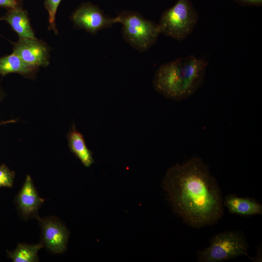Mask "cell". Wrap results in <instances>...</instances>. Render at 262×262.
<instances>
[{
    "label": "cell",
    "mask_w": 262,
    "mask_h": 262,
    "mask_svg": "<svg viewBox=\"0 0 262 262\" xmlns=\"http://www.w3.org/2000/svg\"><path fill=\"white\" fill-rule=\"evenodd\" d=\"M122 25L124 39L132 47L140 52L150 49L160 34L158 24L145 18L139 13L123 11L116 16Z\"/></svg>",
    "instance_id": "277c9868"
},
{
    "label": "cell",
    "mask_w": 262,
    "mask_h": 262,
    "mask_svg": "<svg viewBox=\"0 0 262 262\" xmlns=\"http://www.w3.org/2000/svg\"><path fill=\"white\" fill-rule=\"evenodd\" d=\"M243 6H257L262 5V0H232Z\"/></svg>",
    "instance_id": "e0dca14e"
},
{
    "label": "cell",
    "mask_w": 262,
    "mask_h": 262,
    "mask_svg": "<svg viewBox=\"0 0 262 262\" xmlns=\"http://www.w3.org/2000/svg\"><path fill=\"white\" fill-rule=\"evenodd\" d=\"M71 19L77 27L92 34L118 23L116 17L107 16L98 6L90 3L81 5L72 14Z\"/></svg>",
    "instance_id": "8992f818"
},
{
    "label": "cell",
    "mask_w": 262,
    "mask_h": 262,
    "mask_svg": "<svg viewBox=\"0 0 262 262\" xmlns=\"http://www.w3.org/2000/svg\"><path fill=\"white\" fill-rule=\"evenodd\" d=\"M61 0H44V5L49 16V30L54 31L57 34V29L55 23V16L58 7Z\"/></svg>",
    "instance_id": "9a60e30c"
},
{
    "label": "cell",
    "mask_w": 262,
    "mask_h": 262,
    "mask_svg": "<svg viewBox=\"0 0 262 262\" xmlns=\"http://www.w3.org/2000/svg\"><path fill=\"white\" fill-rule=\"evenodd\" d=\"M163 186L173 211L193 227L218 222L223 214V199L217 181L201 158L194 157L169 167Z\"/></svg>",
    "instance_id": "6da1fadb"
},
{
    "label": "cell",
    "mask_w": 262,
    "mask_h": 262,
    "mask_svg": "<svg viewBox=\"0 0 262 262\" xmlns=\"http://www.w3.org/2000/svg\"><path fill=\"white\" fill-rule=\"evenodd\" d=\"M0 20L7 22L19 38H36L25 11L21 8L10 9Z\"/></svg>",
    "instance_id": "8fae6325"
},
{
    "label": "cell",
    "mask_w": 262,
    "mask_h": 262,
    "mask_svg": "<svg viewBox=\"0 0 262 262\" xmlns=\"http://www.w3.org/2000/svg\"><path fill=\"white\" fill-rule=\"evenodd\" d=\"M0 7L15 9L20 8L18 0H0Z\"/></svg>",
    "instance_id": "ac0fdd59"
},
{
    "label": "cell",
    "mask_w": 262,
    "mask_h": 262,
    "mask_svg": "<svg viewBox=\"0 0 262 262\" xmlns=\"http://www.w3.org/2000/svg\"><path fill=\"white\" fill-rule=\"evenodd\" d=\"M42 238L48 249L55 253H61L66 249L68 231L66 227L54 218L40 219Z\"/></svg>",
    "instance_id": "ba28073f"
},
{
    "label": "cell",
    "mask_w": 262,
    "mask_h": 262,
    "mask_svg": "<svg viewBox=\"0 0 262 262\" xmlns=\"http://www.w3.org/2000/svg\"><path fill=\"white\" fill-rule=\"evenodd\" d=\"M248 245L244 235L237 231H227L214 236L208 247L198 252L201 262H219L247 254Z\"/></svg>",
    "instance_id": "5b68a950"
},
{
    "label": "cell",
    "mask_w": 262,
    "mask_h": 262,
    "mask_svg": "<svg viewBox=\"0 0 262 262\" xmlns=\"http://www.w3.org/2000/svg\"><path fill=\"white\" fill-rule=\"evenodd\" d=\"M230 213L242 216L262 214V205L256 200L249 197H240L229 194L223 201Z\"/></svg>",
    "instance_id": "30bf717a"
},
{
    "label": "cell",
    "mask_w": 262,
    "mask_h": 262,
    "mask_svg": "<svg viewBox=\"0 0 262 262\" xmlns=\"http://www.w3.org/2000/svg\"><path fill=\"white\" fill-rule=\"evenodd\" d=\"M13 53L31 65L45 67L49 64V47L36 38H19L14 43Z\"/></svg>",
    "instance_id": "52a82bcc"
},
{
    "label": "cell",
    "mask_w": 262,
    "mask_h": 262,
    "mask_svg": "<svg viewBox=\"0 0 262 262\" xmlns=\"http://www.w3.org/2000/svg\"><path fill=\"white\" fill-rule=\"evenodd\" d=\"M207 66L205 60L194 55L180 57L162 65L154 74V88L171 100L186 99L202 85Z\"/></svg>",
    "instance_id": "7a4b0ae2"
},
{
    "label": "cell",
    "mask_w": 262,
    "mask_h": 262,
    "mask_svg": "<svg viewBox=\"0 0 262 262\" xmlns=\"http://www.w3.org/2000/svg\"><path fill=\"white\" fill-rule=\"evenodd\" d=\"M15 172L5 164L0 165V187H11L15 178Z\"/></svg>",
    "instance_id": "2e32d148"
},
{
    "label": "cell",
    "mask_w": 262,
    "mask_h": 262,
    "mask_svg": "<svg viewBox=\"0 0 262 262\" xmlns=\"http://www.w3.org/2000/svg\"><path fill=\"white\" fill-rule=\"evenodd\" d=\"M67 136L71 151L81 161L84 166H91L94 163L92 152L86 145L82 134L76 129L74 125L72 126Z\"/></svg>",
    "instance_id": "4fadbf2b"
},
{
    "label": "cell",
    "mask_w": 262,
    "mask_h": 262,
    "mask_svg": "<svg viewBox=\"0 0 262 262\" xmlns=\"http://www.w3.org/2000/svg\"><path fill=\"white\" fill-rule=\"evenodd\" d=\"M34 187L31 177L27 175L16 198L18 208L26 217L35 213L43 203Z\"/></svg>",
    "instance_id": "9c48e42d"
},
{
    "label": "cell",
    "mask_w": 262,
    "mask_h": 262,
    "mask_svg": "<svg viewBox=\"0 0 262 262\" xmlns=\"http://www.w3.org/2000/svg\"><path fill=\"white\" fill-rule=\"evenodd\" d=\"M43 246L42 244L28 245L19 244L8 255L14 262H34L38 261L37 253Z\"/></svg>",
    "instance_id": "5bb4252c"
},
{
    "label": "cell",
    "mask_w": 262,
    "mask_h": 262,
    "mask_svg": "<svg viewBox=\"0 0 262 262\" xmlns=\"http://www.w3.org/2000/svg\"><path fill=\"white\" fill-rule=\"evenodd\" d=\"M198 19L190 0H178L163 13L157 24L160 34L181 41L192 33Z\"/></svg>",
    "instance_id": "3957f363"
},
{
    "label": "cell",
    "mask_w": 262,
    "mask_h": 262,
    "mask_svg": "<svg viewBox=\"0 0 262 262\" xmlns=\"http://www.w3.org/2000/svg\"><path fill=\"white\" fill-rule=\"evenodd\" d=\"M38 67L26 63L14 53L0 57V75L3 76L9 73H16L25 77H33Z\"/></svg>",
    "instance_id": "7c38bea8"
}]
</instances>
